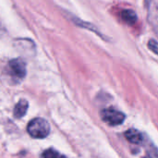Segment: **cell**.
Listing matches in <instances>:
<instances>
[{
    "instance_id": "cell-4",
    "label": "cell",
    "mask_w": 158,
    "mask_h": 158,
    "mask_svg": "<svg viewBox=\"0 0 158 158\" xmlns=\"http://www.w3.org/2000/svg\"><path fill=\"white\" fill-rule=\"evenodd\" d=\"M124 136L132 144H141L143 143V135L135 129L128 130L125 132Z\"/></svg>"
},
{
    "instance_id": "cell-3",
    "label": "cell",
    "mask_w": 158,
    "mask_h": 158,
    "mask_svg": "<svg viewBox=\"0 0 158 158\" xmlns=\"http://www.w3.org/2000/svg\"><path fill=\"white\" fill-rule=\"evenodd\" d=\"M8 67H9L11 73L15 77L19 78V79H22L25 77V75H26V64L22 59L15 58V59L10 60Z\"/></svg>"
},
{
    "instance_id": "cell-1",
    "label": "cell",
    "mask_w": 158,
    "mask_h": 158,
    "mask_svg": "<svg viewBox=\"0 0 158 158\" xmlns=\"http://www.w3.org/2000/svg\"><path fill=\"white\" fill-rule=\"evenodd\" d=\"M27 131L34 139H44L49 135L50 126L45 119L38 118L32 119L29 123Z\"/></svg>"
},
{
    "instance_id": "cell-8",
    "label": "cell",
    "mask_w": 158,
    "mask_h": 158,
    "mask_svg": "<svg viewBox=\"0 0 158 158\" xmlns=\"http://www.w3.org/2000/svg\"><path fill=\"white\" fill-rule=\"evenodd\" d=\"M42 156L45 158H57L59 157V156H61L56 151H55L53 149H48V150H46V151H44L43 153Z\"/></svg>"
},
{
    "instance_id": "cell-6",
    "label": "cell",
    "mask_w": 158,
    "mask_h": 158,
    "mask_svg": "<svg viewBox=\"0 0 158 158\" xmlns=\"http://www.w3.org/2000/svg\"><path fill=\"white\" fill-rule=\"evenodd\" d=\"M120 17L123 21L130 25H134L138 19L137 14L132 9H123L120 12Z\"/></svg>"
},
{
    "instance_id": "cell-2",
    "label": "cell",
    "mask_w": 158,
    "mask_h": 158,
    "mask_svg": "<svg viewBox=\"0 0 158 158\" xmlns=\"http://www.w3.org/2000/svg\"><path fill=\"white\" fill-rule=\"evenodd\" d=\"M102 119L110 126H118L122 124L126 118V116L114 108H106L101 111Z\"/></svg>"
},
{
    "instance_id": "cell-7",
    "label": "cell",
    "mask_w": 158,
    "mask_h": 158,
    "mask_svg": "<svg viewBox=\"0 0 158 158\" xmlns=\"http://www.w3.org/2000/svg\"><path fill=\"white\" fill-rule=\"evenodd\" d=\"M74 22L78 25V26H81V27H83V28H86V29H89V30H91V31H94L95 33H97L98 35H101L100 34V31L98 32V31H97V29L94 27V26H93V24H90V23H86V22H83V21H81V20H80V19H74ZM102 36V35H101Z\"/></svg>"
},
{
    "instance_id": "cell-9",
    "label": "cell",
    "mask_w": 158,
    "mask_h": 158,
    "mask_svg": "<svg viewBox=\"0 0 158 158\" xmlns=\"http://www.w3.org/2000/svg\"><path fill=\"white\" fill-rule=\"evenodd\" d=\"M148 48L152 52H154L155 54L158 55V42H156V40H154V39L149 40V42H148Z\"/></svg>"
},
{
    "instance_id": "cell-5",
    "label": "cell",
    "mask_w": 158,
    "mask_h": 158,
    "mask_svg": "<svg viewBox=\"0 0 158 158\" xmlns=\"http://www.w3.org/2000/svg\"><path fill=\"white\" fill-rule=\"evenodd\" d=\"M28 107H29V104L26 100H24V99L19 100L14 107V111H13L14 117L16 118H23L25 116V114L27 113Z\"/></svg>"
}]
</instances>
